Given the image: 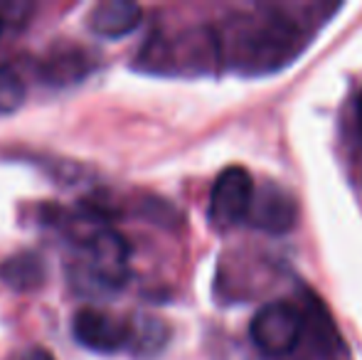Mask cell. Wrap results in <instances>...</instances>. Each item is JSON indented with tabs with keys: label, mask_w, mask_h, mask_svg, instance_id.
I'll return each instance as SVG.
<instances>
[{
	"label": "cell",
	"mask_w": 362,
	"mask_h": 360,
	"mask_svg": "<svg viewBox=\"0 0 362 360\" xmlns=\"http://www.w3.org/2000/svg\"><path fill=\"white\" fill-rule=\"evenodd\" d=\"M5 360H54V356L42 346H25L20 351H13Z\"/></svg>",
	"instance_id": "8fae6325"
},
{
	"label": "cell",
	"mask_w": 362,
	"mask_h": 360,
	"mask_svg": "<svg viewBox=\"0 0 362 360\" xmlns=\"http://www.w3.org/2000/svg\"><path fill=\"white\" fill-rule=\"evenodd\" d=\"M358 121H360V129H362V94H360V101H358Z\"/></svg>",
	"instance_id": "7c38bea8"
},
{
	"label": "cell",
	"mask_w": 362,
	"mask_h": 360,
	"mask_svg": "<svg viewBox=\"0 0 362 360\" xmlns=\"http://www.w3.org/2000/svg\"><path fill=\"white\" fill-rule=\"evenodd\" d=\"M303 313L288 301H272L254 313L249 323L252 343L269 358L288 356L303 338Z\"/></svg>",
	"instance_id": "7a4b0ae2"
},
{
	"label": "cell",
	"mask_w": 362,
	"mask_h": 360,
	"mask_svg": "<svg viewBox=\"0 0 362 360\" xmlns=\"http://www.w3.org/2000/svg\"><path fill=\"white\" fill-rule=\"evenodd\" d=\"M0 28H3V18H0Z\"/></svg>",
	"instance_id": "4fadbf2b"
},
{
	"label": "cell",
	"mask_w": 362,
	"mask_h": 360,
	"mask_svg": "<svg viewBox=\"0 0 362 360\" xmlns=\"http://www.w3.org/2000/svg\"><path fill=\"white\" fill-rule=\"evenodd\" d=\"M168 341V328L158 318H141L134 323V333H131V346L136 356H153L158 353Z\"/></svg>",
	"instance_id": "9c48e42d"
},
{
	"label": "cell",
	"mask_w": 362,
	"mask_h": 360,
	"mask_svg": "<svg viewBox=\"0 0 362 360\" xmlns=\"http://www.w3.org/2000/svg\"><path fill=\"white\" fill-rule=\"evenodd\" d=\"M296 217H298V207L286 190H281L279 185H264L254 190L252 207L247 215V220H252L254 227L272 232V235H284V232L293 230Z\"/></svg>",
	"instance_id": "5b68a950"
},
{
	"label": "cell",
	"mask_w": 362,
	"mask_h": 360,
	"mask_svg": "<svg viewBox=\"0 0 362 360\" xmlns=\"http://www.w3.org/2000/svg\"><path fill=\"white\" fill-rule=\"evenodd\" d=\"M254 178L242 166H229L217 175L210 192V220L219 230L247 220L254 197Z\"/></svg>",
	"instance_id": "3957f363"
},
{
	"label": "cell",
	"mask_w": 362,
	"mask_h": 360,
	"mask_svg": "<svg viewBox=\"0 0 362 360\" xmlns=\"http://www.w3.org/2000/svg\"><path fill=\"white\" fill-rule=\"evenodd\" d=\"M91 69H94V59L84 50L74 47V45H64V47H57L45 59L42 67H40V74H42L47 84L67 87V84L81 82Z\"/></svg>",
	"instance_id": "52a82bcc"
},
{
	"label": "cell",
	"mask_w": 362,
	"mask_h": 360,
	"mask_svg": "<svg viewBox=\"0 0 362 360\" xmlns=\"http://www.w3.org/2000/svg\"><path fill=\"white\" fill-rule=\"evenodd\" d=\"M144 10L141 5L129 3V0H106V3L94 5L89 13V28L99 37H126L141 25Z\"/></svg>",
	"instance_id": "8992f818"
},
{
	"label": "cell",
	"mask_w": 362,
	"mask_h": 360,
	"mask_svg": "<svg viewBox=\"0 0 362 360\" xmlns=\"http://www.w3.org/2000/svg\"><path fill=\"white\" fill-rule=\"evenodd\" d=\"M0 274H3V279L13 289L28 291V289H35L42 284L45 265L35 255H18V257H13V260L5 262Z\"/></svg>",
	"instance_id": "ba28073f"
},
{
	"label": "cell",
	"mask_w": 362,
	"mask_h": 360,
	"mask_svg": "<svg viewBox=\"0 0 362 360\" xmlns=\"http://www.w3.org/2000/svg\"><path fill=\"white\" fill-rule=\"evenodd\" d=\"M25 101V84L13 67H0V116L13 114Z\"/></svg>",
	"instance_id": "30bf717a"
},
{
	"label": "cell",
	"mask_w": 362,
	"mask_h": 360,
	"mask_svg": "<svg viewBox=\"0 0 362 360\" xmlns=\"http://www.w3.org/2000/svg\"><path fill=\"white\" fill-rule=\"evenodd\" d=\"M74 341L84 346L86 351L101 353V356H111L124 348L131 346V333H134V323L124 321V318L114 316L101 308H81L76 311L72 321Z\"/></svg>",
	"instance_id": "277c9868"
},
{
	"label": "cell",
	"mask_w": 362,
	"mask_h": 360,
	"mask_svg": "<svg viewBox=\"0 0 362 360\" xmlns=\"http://www.w3.org/2000/svg\"><path fill=\"white\" fill-rule=\"evenodd\" d=\"M69 284L84 296H111L129 284L131 247L124 235L109 225L81 230L74 237V257L69 262Z\"/></svg>",
	"instance_id": "6da1fadb"
}]
</instances>
